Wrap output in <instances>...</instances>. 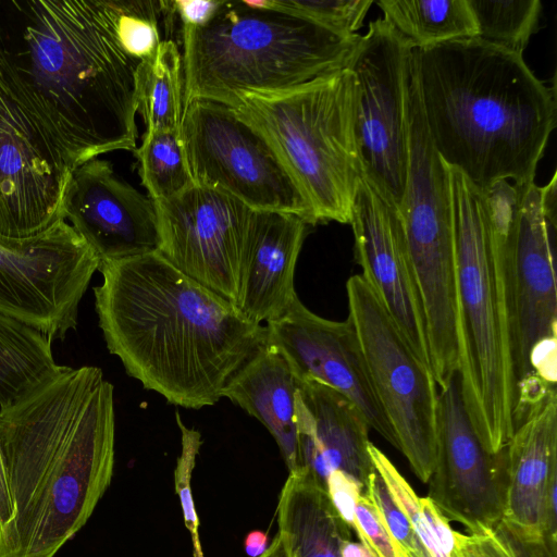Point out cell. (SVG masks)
<instances>
[{
	"mask_svg": "<svg viewBox=\"0 0 557 557\" xmlns=\"http://www.w3.org/2000/svg\"><path fill=\"white\" fill-rule=\"evenodd\" d=\"M98 270L95 308L109 351L129 376L175 406L215 405L265 343L267 326L159 251L101 261Z\"/></svg>",
	"mask_w": 557,
	"mask_h": 557,
	"instance_id": "obj_3",
	"label": "cell"
},
{
	"mask_svg": "<svg viewBox=\"0 0 557 557\" xmlns=\"http://www.w3.org/2000/svg\"><path fill=\"white\" fill-rule=\"evenodd\" d=\"M222 1L215 0H176L172 1L174 13L183 26H202L215 14Z\"/></svg>",
	"mask_w": 557,
	"mask_h": 557,
	"instance_id": "obj_38",
	"label": "cell"
},
{
	"mask_svg": "<svg viewBox=\"0 0 557 557\" xmlns=\"http://www.w3.org/2000/svg\"><path fill=\"white\" fill-rule=\"evenodd\" d=\"M278 536L286 557H342L351 529L326 488L302 468L289 475L277 503Z\"/></svg>",
	"mask_w": 557,
	"mask_h": 557,
	"instance_id": "obj_23",
	"label": "cell"
},
{
	"mask_svg": "<svg viewBox=\"0 0 557 557\" xmlns=\"http://www.w3.org/2000/svg\"><path fill=\"white\" fill-rule=\"evenodd\" d=\"M259 557H286L278 534L274 536L265 552L261 554Z\"/></svg>",
	"mask_w": 557,
	"mask_h": 557,
	"instance_id": "obj_42",
	"label": "cell"
},
{
	"mask_svg": "<svg viewBox=\"0 0 557 557\" xmlns=\"http://www.w3.org/2000/svg\"><path fill=\"white\" fill-rule=\"evenodd\" d=\"M154 205L158 251L236 306L252 209L223 191L197 184Z\"/></svg>",
	"mask_w": 557,
	"mask_h": 557,
	"instance_id": "obj_13",
	"label": "cell"
},
{
	"mask_svg": "<svg viewBox=\"0 0 557 557\" xmlns=\"http://www.w3.org/2000/svg\"><path fill=\"white\" fill-rule=\"evenodd\" d=\"M368 451L393 499L411 523L430 557H450L455 549L449 520L429 496L419 497L388 457L371 442Z\"/></svg>",
	"mask_w": 557,
	"mask_h": 557,
	"instance_id": "obj_27",
	"label": "cell"
},
{
	"mask_svg": "<svg viewBox=\"0 0 557 557\" xmlns=\"http://www.w3.org/2000/svg\"><path fill=\"white\" fill-rule=\"evenodd\" d=\"M12 515V504L7 485L4 467L0 453V527L3 525Z\"/></svg>",
	"mask_w": 557,
	"mask_h": 557,
	"instance_id": "obj_39",
	"label": "cell"
},
{
	"mask_svg": "<svg viewBox=\"0 0 557 557\" xmlns=\"http://www.w3.org/2000/svg\"><path fill=\"white\" fill-rule=\"evenodd\" d=\"M120 0L0 1V81L74 171L137 148V74L116 32Z\"/></svg>",
	"mask_w": 557,
	"mask_h": 557,
	"instance_id": "obj_1",
	"label": "cell"
},
{
	"mask_svg": "<svg viewBox=\"0 0 557 557\" xmlns=\"http://www.w3.org/2000/svg\"><path fill=\"white\" fill-rule=\"evenodd\" d=\"M268 536L264 532L252 531L245 539V550L250 557H259L268 548Z\"/></svg>",
	"mask_w": 557,
	"mask_h": 557,
	"instance_id": "obj_40",
	"label": "cell"
},
{
	"mask_svg": "<svg viewBox=\"0 0 557 557\" xmlns=\"http://www.w3.org/2000/svg\"><path fill=\"white\" fill-rule=\"evenodd\" d=\"M476 24V38L522 54L539 30V0H468Z\"/></svg>",
	"mask_w": 557,
	"mask_h": 557,
	"instance_id": "obj_29",
	"label": "cell"
},
{
	"mask_svg": "<svg viewBox=\"0 0 557 557\" xmlns=\"http://www.w3.org/2000/svg\"><path fill=\"white\" fill-rule=\"evenodd\" d=\"M349 224L360 274L414 354L430 366L425 322L398 212L362 178ZM431 367V366H430Z\"/></svg>",
	"mask_w": 557,
	"mask_h": 557,
	"instance_id": "obj_18",
	"label": "cell"
},
{
	"mask_svg": "<svg viewBox=\"0 0 557 557\" xmlns=\"http://www.w3.org/2000/svg\"><path fill=\"white\" fill-rule=\"evenodd\" d=\"M455 546L461 557H510L491 532L463 534L454 531Z\"/></svg>",
	"mask_w": 557,
	"mask_h": 557,
	"instance_id": "obj_37",
	"label": "cell"
},
{
	"mask_svg": "<svg viewBox=\"0 0 557 557\" xmlns=\"http://www.w3.org/2000/svg\"><path fill=\"white\" fill-rule=\"evenodd\" d=\"M342 557H372L367 548L359 542L347 541L342 549Z\"/></svg>",
	"mask_w": 557,
	"mask_h": 557,
	"instance_id": "obj_41",
	"label": "cell"
},
{
	"mask_svg": "<svg viewBox=\"0 0 557 557\" xmlns=\"http://www.w3.org/2000/svg\"><path fill=\"white\" fill-rule=\"evenodd\" d=\"M175 418L182 433V451L174 472L175 492L180 497L185 527L191 535L194 557H205L198 532L199 519L195 509L190 485L196 457L202 441L200 433L187 428L178 413L175 414Z\"/></svg>",
	"mask_w": 557,
	"mask_h": 557,
	"instance_id": "obj_33",
	"label": "cell"
},
{
	"mask_svg": "<svg viewBox=\"0 0 557 557\" xmlns=\"http://www.w3.org/2000/svg\"><path fill=\"white\" fill-rule=\"evenodd\" d=\"M72 170L0 81V236H37L64 220Z\"/></svg>",
	"mask_w": 557,
	"mask_h": 557,
	"instance_id": "obj_15",
	"label": "cell"
},
{
	"mask_svg": "<svg viewBox=\"0 0 557 557\" xmlns=\"http://www.w3.org/2000/svg\"><path fill=\"white\" fill-rule=\"evenodd\" d=\"M348 319L358 337L376 400L398 450L428 483L434 469L440 388L429 364L409 346L360 274L346 283Z\"/></svg>",
	"mask_w": 557,
	"mask_h": 557,
	"instance_id": "obj_9",
	"label": "cell"
},
{
	"mask_svg": "<svg viewBox=\"0 0 557 557\" xmlns=\"http://www.w3.org/2000/svg\"><path fill=\"white\" fill-rule=\"evenodd\" d=\"M364 494L373 505L397 549L412 553L419 557H430L408 518L393 499L389 490L375 469L368 478Z\"/></svg>",
	"mask_w": 557,
	"mask_h": 557,
	"instance_id": "obj_32",
	"label": "cell"
},
{
	"mask_svg": "<svg viewBox=\"0 0 557 557\" xmlns=\"http://www.w3.org/2000/svg\"><path fill=\"white\" fill-rule=\"evenodd\" d=\"M352 531L372 557H399L397 547L366 494L357 502Z\"/></svg>",
	"mask_w": 557,
	"mask_h": 557,
	"instance_id": "obj_34",
	"label": "cell"
},
{
	"mask_svg": "<svg viewBox=\"0 0 557 557\" xmlns=\"http://www.w3.org/2000/svg\"><path fill=\"white\" fill-rule=\"evenodd\" d=\"M412 45L382 17L348 64L356 81V137L363 180L396 211L407 181Z\"/></svg>",
	"mask_w": 557,
	"mask_h": 557,
	"instance_id": "obj_10",
	"label": "cell"
},
{
	"mask_svg": "<svg viewBox=\"0 0 557 557\" xmlns=\"http://www.w3.org/2000/svg\"><path fill=\"white\" fill-rule=\"evenodd\" d=\"M515 421L557 379V173L539 186L504 183Z\"/></svg>",
	"mask_w": 557,
	"mask_h": 557,
	"instance_id": "obj_8",
	"label": "cell"
},
{
	"mask_svg": "<svg viewBox=\"0 0 557 557\" xmlns=\"http://www.w3.org/2000/svg\"><path fill=\"white\" fill-rule=\"evenodd\" d=\"M113 386L100 368L65 367L0 409L12 504L0 557H54L86 524L114 468Z\"/></svg>",
	"mask_w": 557,
	"mask_h": 557,
	"instance_id": "obj_2",
	"label": "cell"
},
{
	"mask_svg": "<svg viewBox=\"0 0 557 557\" xmlns=\"http://www.w3.org/2000/svg\"><path fill=\"white\" fill-rule=\"evenodd\" d=\"M412 70L431 141L449 168L480 190L534 182L556 100L522 54L472 37L413 49Z\"/></svg>",
	"mask_w": 557,
	"mask_h": 557,
	"instance_id": "obj_4",
	"label": "cell"
},
{
	"mask_svg": "<svg viewBox=\"0 0 557 557\" xmlns=\"http://www.w3.org/2000/svg\"><path fill=\"white\" fill-rule=\"evenodd\" d=\"M181 136L195 184L252 210L293 213L313 225L307 201L265 137L227 104H184Z\"/></svg>",
	"mask_w": 557,
	"mask_h": 557,
	"instance_id": "obj_11",
	"label": "cell"
},
{
	"mask_svg": "<svg viewBox=\"0 0 557 557\" xmlns=\"http://www.w3.org/2000/svg\"><path fill=\"white\" fill-rule=\"evenodd\" d=\"M64 220L100 262L158 251L154 202L119 178L107 160L91 159L72 172Z\"/></svg>",
	"mask_w": 557,
	"mask_h": 557,
	"instance_id": "obj_17",
	"label": "cell"
},
{
	"mask_svg": "<svg viewBox=\"0 0 557 557\" xmlns=\"http://www.w3.org/2000/svg\"><path fill=\"white\" fill-rule=\"evenodd\" d=\"M428 483L440 511L471 534L492 532L503 520V449L491 454L479 438L458 371L440 387L436 459Z\"/></svg>",
	"mask_w": 557,
	"mask_h": 557,
	"instance_id": "obj_14",
	"label": "cell"
},
{
	"mask_svg": "<svg viewBox=\"0 0 557 557\" xmlns=\"http://www.w3.org/2000/svg\"><path fill=\"white\" fill-rule=\"evenodd\" d=\"M271 3L310 18L337 34L354 36L363 26L366 15L374 1L271 0Z\"/></svg>",
	"mask_w": 557,
	"mask_h": 557,
	"instance_id": "obj_31",
	"label": "cell"
},
{
	"mask_svg": "<svg viewBox=\"0 0 557 557\" xmlns=\"http://www.w3.org/2000/svg\"><path fill=\"white\" fill-rule=\"evenodd\" d=\"M52 342L40 330L0 312V409L63 368L54 361Z\"/></svg>",
	"mask_w": 557,
	"mask_h": 557,
	"instance_id": "obj_24",
	"label": "cell"
},
{
	"mask_svg": "<svg viewBox=\"0 0 557 557\" xmlns=\"http://www.w3.org/2000/svg\"><path fill=\"white\" fill-rule=\"evenodd\" d=\"M491 533L510 557H557L543 536L525 533L505 520Z\"/></svg>",
	"mask_w": 557,
	"mask_h": 557,
	"instance_id": "obj_35",
	"label": "cell"
},
{
	"mask_svg": "<svg viewBox=\"0 0 557 557\" xmlns=\"http://www.w3.org/2000/svg\"><path fill=\"white\" fill-rule=\"evenodd\" d=\"M99 258L65 221L28 238L0 236V312L63 339Z\"/></svg>",
	"mask_w": 557,
	"mask_h": 557,
	"instance_id": "obj_12",
	"label": "cell"
},
{
	"mask_svg": "<svg viewBox=\"0 0 557 557\" xmlns=\"http://www.w3.org/2000/svg\"><path fill=\"white\" fill-rule=\"evenodd\" d=\"M184 110L183 57L177 45L161 40L137 74V112L148 131L181 132Z\"/></svg>",
	"mask_w": 557,
	"mask_h": 557,
	"instance_id": "obj_26",
	"label": "cell"
},
{
	"mask_svg": "<svg viewBox=\"0 0 557 557\" xmlns=\"http://www.w3.org/2000/svg\"><path fill=\"white\" fill-rule=\"evenodd\" d=\"M348 69L293 88L245 92L233 108L270 143L307 201L313 225L349 224L363 178Z\"/></svg>",
	"mask_w": 557,
	"mask_h": 557,
	"instance_id": "obj_7",
	"label": "cell"
},
{
	"mask_svg": "<svg viewBox=\"0 0 557 557\" xmlns=\"http://www.w3.org/2000/svg\"><path fill=\"white\" fill-rule=\"evenodd\" d=\"M399 557H419L412 553L405 552L403 549H397Z\"/></svg>",
	"mask_w": 557,
	"mask_h": 557,
	"instance_id": "obj_43",
	"label": "cell"
},
{
	"mask_svg": "<svg viewBox=\"0 0 557 557\" xmlns=\"http://www.w3.org/2000/svg\"><path fill=\"white\" fill-rule=\"evenodd\" d=\"M134 154L141 184L153 202L172 198L195 184L181 132L147 129Z\"/></svg>",
	"mask_w": 557,
	"mask_h": 557,
	"instance_id": "obj_28",
	"label": "cell"
},
{
	"mask_svg": "<svg viewBox=\"0 0 557 557\" xmlns=\"http://www.w3.org/2000/svg\"><path fill=\"white\" fill-rule=\"evenodd\" d=\"M450 557H461V555L459 554V552L457 550L456 546H455V549L453 550Z\"/></svg>",
	"mask_w": 557,
	"mask_h": 557,
	"instance_id": "obj_44",
	"label": "cell"
},
{
	"mask_svg": "<svg viewBox=\"0 0 557 557\" xmlns=\"http://www.w3.org/2000/svg\"><path fill=\"white\" fill-rule=\"evenodd\" d=\"M184 104L233 106L346 69L361 36H344L271 0L223 1L202 26H183Z\"/></svg>",
	"mask_w": 557,
	"mask_h": 557,
	"instance_id": "obj_6",
	"label": "cell"
},
{
	"mask_svg": "<svg viewBox=\"0 0 557 557\" xmlns=\"http://www.w3.org/2000/svg\"><path fill=\"white\" fill-rule=\"evenodd\" d=\"M325 487L334 508L352 531L356 505L364 494V487L355 478L338 470L329 474Z\"/></svg>",
	"mask_w": 557,
	"mask_h": 557,
	"instance_id": "obj_36",
	"label": "cell"
},
{
	"mask_svg": "<svg viewBox=\"0 0 557 557\" xmlns=\"http://www.w3.org/2000/svg\"><path fill=\"white\" fill-rule=\"evenodd\" d=\"M459 330V377L473 428L491 454L515 429L503 183L480 190L449 168Z\"/></svg>",
	"mask_w": 557,
	"mask_h": 557,
	"instance_id": "obj_5",
	"label": "cell"
},
{
	"mask_svg": "<svg viewBox=\"0 0 557 557\" xmlns=\"http://www.w3.org/2000/svg\"><path fill=\"white\" fill-rule=\"evenodd\" d=\"M297 383L284 357L264 343L237 370L222 397L258 419L275 440L289 472L299 469L295 421Z\"/></svg>",
	"mask_w": 557,
	"mask_h": 557,
	"instance_id": "obj_22",
	"label": "cell"
},
{
	"mask_svg": "<svg viewBox=\"0 0 557 557\" xmlns=\"http://www.w3.org/2000/svg\"><path fill=\"white\" fill-rule=\"evenodd\" d=\"M503 520L544 537L547 494L557 480V394L530 406L503 448Z\"/></svg>",
	"mask_w": 557,
	"mask_h": 557,
	"instance_id": "obj_21",
	"label": "cell"
},
{
	"mask_svg": "<svg viewBox=\"0 0 557 557\" xmlns=\"http://www.w3.org/2000/svg\"><path fill=\"white\" fill-rule=\"evenodd\" d=\"M295 421L299 468L324 486L331 472L343 471L366 490L374 470L368 451L371 428L348 398L318 382L300 383L295 392Z\"/></svg>",
	"mask_w": 557,
	"mask_h": 557,
	"instance_id": "obj_19",
	"label": "cell"
},
{
	"mask_svg": "<svg viewBox=\"0 0 557 557\" xmlns=\"http://www.w3.org/2000/svg\"><path fill=\"white\" fill-rule=\"evenodd\" d=\"M385 20L413 49L476 36L468 0H379Z\"/></svg>",
	"mask_w": 557,
	"mask_h": 557,
	"instance_id": "obj_25",
	"label": "cell"
},
{
	"mask_svg": "<svg viewBox=\"0 0 557 557\" xmlns=\"http://www.w3.org/2000/svg\"><path fill=\"white\" fill-rule=\"evenodd\" d=\"M265 343L287 361L297 385L318 382L344 395L361 411L370 428L398 449L348 318L345 321L322 318L296 298L284 315L267 323Z\"/></svg>",
	"mask_w": 557,
	"mask_h": 557,
	"instance_id": "obj_16",
	"label": "cell"
},
{
	"mask_svg": "<svg viewBox=\"0 0 557 557\" xmlns=\"http://www.w3.org/2000/svg\"><path fill=\"white\" fill-rule=\"evenodd\" d=\"M116 32L123 49L144 60L156 52L161 39L158 16L165 12L169 1H121Z\"/></svg>",
	"mask_w": 557,
	"mask_h": 557,
	"instance_id": "obj_30",
	"label": "cell"
},
{
	"mask_svg": "<svg viewBox=\"0 0 557 557\" xmlns=\"http://www.w3.org/2000/svg\"><path fill=\"white\" fill-rule=\"evenodd\" d=\"M307 225L293 213L251 211L236 302L248 320L275 321L298 298L294 276Z\"/></svg>",
	"mask_w": 557,
	"mask_h": 557,
	"instance_id": "obj_20",
	"label": "cell"
}]
</instances>
